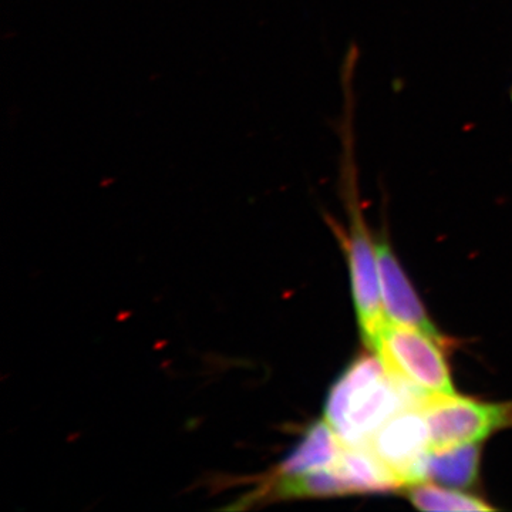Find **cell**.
Wrapping results in <instances>:
<instances>
[{"label":"cell","mask_w":512,"mask_h":512,"mask_svg":"<svg viewBox=\"0 0 512 512\" xmlns=\"http://www.w3.org/2000/svg\"><path fill=\"white\" fill-rule=\"evenodd\" d=\"M429 396L394 377L379 357H362L333 384L325 421L348 446H367L380 427Z\"/></svg>","instance_id":"6da1fadb"},{"label":"cell","mask_w":512,"mask_h":512,"mask_svg":"<svg viewBox=\"0 0 512 512\" xmlns=\"http://www.w3.org/2000/svg\"><path fill=\"white\" fill-rule=\"evenodd\" d=\"M343 116L339 124L342 141L340 156V194L349 217V264L352 276L353 299L360 329L366 345L376 335L386 316L380 291L379 266L376 244H373L367 228L359 198V168L356 158L355 136V73L342 74Z\"/></svg>","instance_id":"7a4b0ae2"},{"label":"cell","mask_w":512,"mask_h":512,"mask_svg":"<svg viewBox=\"0 0 512 512\" xmlns=\"http://www.w3.org/2000/svg\"><path fill=\"white\" fill-rule=\"evenodd\" d=\"M441 343L426 332L386 319L367 346L394 377L431 397L456 394Z\"/></svg>","instance_id":"3957f363"},{"label":"cell","mask_w":512,"mask_h":512,"mask_svg":"<svg viewBox=\"0 0 512 512\" xmlns=\"http://www.w3.org/2000/svg\"><path fill=\"white\" fill-rule=\"evenodd\" d=\"M429 424L431 447L447 448L480 443L510 423V407L503 404L447 396H431L421 404Z\"/></svg>","instance_id":"277c9868"},{"label":"cell","mask_w":512,"mask_h":512,"mask_svg":"<svg viewBox=\"0 0 512 512\" xmlns=\"http://www.w3.org/2000/svg\"><path fill=\"white\" fill-rule=\"evenodd\" d=\"M367 447L390 468L403 485L427 480L431 437L421 407H407L386 421Z\"/></svg>","instance_id":"5b68a950"},{"label":"cell","mask_w":512,"mask_h":512,"mask_svg":"<svg viewBox=\"0 0 512 512\" xmlns=\"http://www.w3.org/2000/svg\"><path fill=\"white\" fill-rule=\"evenodd\" d=\"M377 266H379L380 291L387 319L400 325L412 326L426 332L437 340H443L436 326L420 302L419 295L393 255L386 241L376 245Z\"/></svg>","instance_id":"8992f818"},{"label":"cell","mask_w":512,"mask_h":512,"mask_svg":"<svg viewBox=\"0 0 512 512\" xmlns=\"http://www.w3.org/2000/svg\"><path fill=\"white\" fill-rule=\"evenodd\" d=\"M345 443L325 420L318 421L306 431L298 446L284 458L266 480H282L329 470L335 466Z\"/></svg>","instance_id":"52a82bcc"},{"label":"cell","mask_w":512,"mask_h":512,"mask_svg":"<svg viewBox=\"0 0 512 512\" xmlns=\"http://www.w3.org/2000/svg\"><path fill=\"white\" fill-rule=\"evenodd\" d=\"M329 470L339 474L350 494L387 493L403 487L390 468L367 446L345 444L335 466Z\"/></svg>","instance_id":"ba28073f"},{"label":"cell","mask_w":512,"mask_h":512,"mask_svg":"<svg viewBox=\"0 0 512 512\" xmlns=\"http://www.w3.org/2000/svg\"><path fill=\"white\" fill-rule=\"evenodd\" d=\"M477 444L433 448L427 458V478L450 487H471L477 481L480 464V447Z\"/></svg>","instance_id":"9c48e42d"},{"label":"cell","mask_w":512,"mask_h":512,"mask_svg":"<svg viewBox=\"0 0 512 512\" xmlns=\"http://www.w3.org/2000/svg\"><path fill=\"white\" fill-rule=\"evenodd\" d=\"M410 501L421 511H491L493 507L485 504L474 495L439 487L434 484H414L410 488Z\"/></svg>","instance_id":"30bf717a"},{"label":"cell","mask_w":512,"mask_h":512,"mask_svg":"<svg viewBox=\"0 0 512 512\" xmlns=\"http://www.w3.org/2000/svg\"><path fill=\"white\" fill-rule=\"evenodd\" d=\"M510 97H511V101H512V84H511V89H510Z\"/></svg>","instance_id":"8fae6325"}]
</instances>
